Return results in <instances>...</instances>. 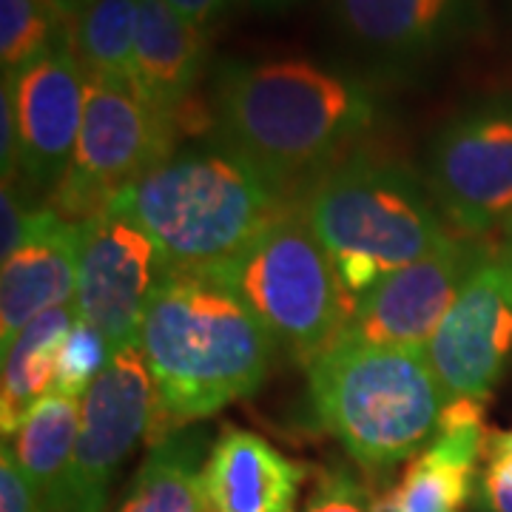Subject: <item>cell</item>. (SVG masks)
I'll return each instance as SVG.
<instances>
[{
    "instance_id": "7a4b0ae2",
    "label": "cell",
    "mask_w": 512,
    "mask_h": 512,
    "mask_svg": "<svg viewBox=\"0 0 512 512\" xmlns=\"http://www.w3.org/2000/svg\"><path fill=\"white\" fill-rule=\"evenodd\" d=\"M140 350L157 387L148 441L185 430L254 396L276 342L214 271L168 268L148 296Z\"/></svg>"
},
{
    "instance_id": "ba28073f",
    "label": "cell",
    "mask_w": 512,
    "mask_h": 512,
    "mask_svg": "<svg viewBox=\"0 0 512 512\" xmlns=\"http://www.w3.org/2000/svg\"><path fill=\"white\" fill-rule=\"evenodd\" d=\"M424 185L458 237L504 231L512 220V89L478 97L439 128Z\"/></svg>"
},
{
    "instance_id": "cb8c5ba5",
    "label": "cell",
    "mask_w": 512,
    "mask_h": 512,
    "mask_svg": "<svg viewBox=\"0 0 512 512\" xmlns=\"http://www.w3.org/2000/svg\"><path fill=\"white\" fill-rule=\"evenodd\" d=\"M114 353L109 342L97 330L77 316L74 328L63 339L60 353H57L55 393L69 396V399H83L86 390L92 387L94 379L111 365Z\"/></svg>"
},
{
    "instance_id": "6da1fadb",
    "label": "cell",
    "mask_w": 512,
    "mask_h": 512,
    "mask_svg": "<svg viewBox=\"0 0 512 512\" xmlns=\"http://www.w3.org/2000/svg\"><path fill=\"white\" fill-rule=\"evenodd\" d=\"M379 117L362 77L308 57L225 60L214 72V134L299 197L348 157Z\"/></svg>"
},
{
    "instance_id": "30bf717a",
    "label": "cell",
    "mask_w": 512,
    "mask_h": 512,
    "mask_svg": "<svg viewBox=\"0 0 512 512\" xmlns=\"http://www.w3.org/2000/svg\"><path fill=\"white\" fill-rule=\"evenodd\" d=\"M157 416V387L140 345L114 353L80 399L66 512H106L111 481Z\"/></svg>"
},
{
    "instance_id": "d4e9b609",
    "label": "cell",
    "mask_w": 512,
    "mask_h": 512,
    "mask_svg": "<svg viewBox=\"0 0 512 512\" xmlns=\"http://www.w3.org/2000/svg\"><path fill=\"white\" fill-rule=\"evenodd\" d=\"M476 504L478 512H512V430H490Z\"/></svg>"
},
{
    "instance_id": "44dd1931",
    "label": "cell",
    "mask_w": 512,
    "mask_h": 512,
    "mask_svg": "<svg viewBox=\"0 0 512 512\" xmlns=\"http://www.w3.org/2000/svg\"><path fill=\"white\" fill-rule=\"evenodd\" d=\"M208 450V433L200 427H185L151 444L117 512H208L202 490Z\"/></svg>"
},
{
    "instance_id": "7c38bea8",
    "label": "cell",
    "mask_w": 512,
    "mask_h": 512,
    "mask_svg": "<svg viewBox=\"0 0 512 512\" xmlns=\"http://www.w3.org/2000/svg\"><path fill=\"white\" fill-rule=\"evenodd\" d=\"M424 353L450 402L490 399L512 356V251H490Z\"/></svg>"
},
{
    "instance_id": "9c48e42d",
    "label": "cell",
    "mask_w": 512,
    "mask_h": 512,
    "mask_svg": "<svg viewBox=\"0 0 512 512\" xmlns=\"http://www.w3.org/2000/svg\"><path fill=\"white\" fill-rule=\"evenodd\" d=\"M168 271L157 242L114 200L80 225L74 308L106 342L111 353L140 345L148 296Z\"/></svg>"
},
{
    "instance_id": "5bb4252c",
    "label": "cell",
    "mask_w": 512,
    "mask_h": 512,
    "mask_svg": "<svg viewBox=\"0 0 512 512\" xmlns=\"http://www.w3.org/2000/svg\"><path fill=\"white\" fill-rule=\"evenodd\" d=\"M333 29L356 55L413 69L447 55L481 26V0H330Z\"/></svg>"
},
{
    "instance_id": "603a6c76",
    "label": "cell",
    "mask_w": 512,
    "mask_h": 512,
    "mask_svg": "<svg viewBox=\"0 0 512 512\" xmlns=\"http://www.w3.org/2000/svg\"><path fill=\"white\" fill-rule=\"evenodd\" d=\"M74 18L57 0H0V69L20 72L72 29Z\"/></svg>"
},
{
    "instance_id": "836d02e7",
    "label": "cell",
    "mask_w": 512,
    "mask_h": 512,
    "mask_svg": "<svg viewBox=\"0 0 512 512\" xmlns=\"http://www.w3.org/2000/svg\"><path fill=\"white\" fill-rule=\"evenodd\" d=\"M208 512H211V510H208Z\"/></svg>"
},
{
    "instance_id": "d6986e66",
    "label": "cell",
    "mask_w": 512,
    "mask_h": 512,
    "mask_svg": "<svg viewBox=\"0 0 512 512\" xmlns=\"http://www.w3.org/2000/svg\"><path fill=\"white\" fill-rule=\"evenodd\" d=\"M80 433V399L49 393L23 416L18 430L3 441L40 495L46 512H66L74 447Z\"/></svg>"
},
{
    "instance_id": "8992f818",
    "label": "cell",
    "mask_w": 512,
    "mask_h": 512,
    "mask_svg": "<svg viewBox=\"0 0 512 512\" xmlns=\"http://www.w3.org/2000/svg\"><path fill=\"white\" fill-rule=\"evenodd\" d=\"M214 274L302 367L342 339L356 308L296 205Z\"/></svg>"
},
{
    "instance_id": "83f0119b",
    "label": "cell",
    "mask_w": 512,
    "mask_h": 512,
    "mask_svg": "<svg viewBox=\"0 0 512 512\" xmlns=\"http://www.w3.org/2000/svg\"><path fill=\"white\" fill-rule=\"evenodd\" d=\"M0 512H46L40 495L23 476L9 444L0 450Z\"/></svg>"
},
{
    "instance_id": "ffe728a7",
    "label": "cell",
    "mask_w": 512,
    "mask_h": 512,
    "mask_svg": "<svg viewBox=\"0 0 512 512\" xmlns=\"http://www.w3.org/2000/svg\"><path fill=\"white\" fill-rule=\"evenodd\" d=\"M77 322L74 302L40 313L3 348V393H0V427L9 439L23 416L40 399L55 393L57 353Z\"/></svg>"
},
{
    "instance_id": "2e32d148",
    "label": "cell",
    "mask_w": 512,
    "mask_h": 512,
    "mask_svg": "<svg viewBox=\"0 0 512 512\" xmlns=\"http://www.w3.org/2000/svg\"><path fill=\"white\" fill-rule=\"evenodd\" d=\"M80 225L49 205L35 208L26 239L0 271V342L3 348L40 313L74 302ZM0 348V350H3Z\"/></svg>"
},
{
    "instance_id": "4fadbf2b",
    "label": "cell",
    "mask_w": 512,
    "mask_h": 512,
    "mask_svg": "<svg viewBox=\"0 0 512 512\" xmlns=\"http://www.w3.org/2000/svg\"><path fill=\"white\" fill-rule=\"evenodd\" d=\"M490 251L481 239L453 237L439 251L387 274L356 302L342 339L424 350Z\"/></svg>"
},
{
    "instance_id": "ac0fdd59",
    "label": "cell",
    "mask_w": 512,
    "mask_h": 512,
    "mask_svg": "<svg viewBox=\"0 0 512 512\" xmlns=\"http://www.w3.org/2000/svg\"><path fill=\"white\" fill-rule=\"evenodd\" d=\"M208 63V32L191 26L165 0H140L131 89L151 109L180 117Z\"/></svg>"
},
{
    "instance_id": "f1b7e54d",
    "label": "cell",
    "mask_w": 512,
    "mask_h": 512,
    "mask_svg": "<svg viewBox=\"0 0 512 512\" xmlns=\"http://www.w3.org/2000/svg\"><path fill=\"white\" fill-rule=\"evenodd\" d=\"M0 171L3 183L18 180V123L12 109V92L6 83L0 89Z\"/></svg>"
},
{
    "instance_id": "52a82bcc",
    "label": "cell",
    "mask_w": 512,
    "mask_h": 512,
    "mask_svg": "<svg viewBox=\"0 0 512 512\" xmlns=\"http://www.w3.org/2000/svg\"><path fill=\"white\" fill-rule=\"evenodd\" d=\"M180 143V117L151 109L126 83L86 74V109L74 160L49 197L69 222H89L128 185L171 157Z\"/></svg>"
},
{
    "instance_id": "3957f363",
    "label": "cell",
    "mask_w": 512,
    "mask_h": 512,
    "mask_svg": "<svg viewBox=\"0 0 512 512\" xmlns=\"http://www.w3.org/2000/svg\"><path fill=\"white\" fill-rule=\"evenodd\" d=\"M174 271H214L237 259L291 197L222 137L180 146L117 197Z\"/></svg>"
},
{
    "instance_id": "484cf974",
    "label": "cell",
    "mask_w": 512,
    "mask_h": 512,
    "mask_svg": "<svg viewBox=\"0 0 512 512\" xmlns=\"http://www.w3.org/2000/svg\"><path fill=\"white\" fill-rule=\"evenodd\" d=\"M299 512H376V495L345 467L322 470Z\"/></svg>"
},
{
    "instance_id": "8fae6325",
    "label": "cell",
    "mask_w": 512,
    "mask_h": 512,
    "mask_svg": "<svg viewBox=\"0 0 512 512\" xmlns=\"http://www.w3.org/2000/svg\"><path fill=\"white\" fill-rule=\"evenodd\" d=\"M3 83L18 123L15 183L49 200L72 165L86 109V69L74 52L72 29Z\"/></svg>"
},
{
    "instance_id": "5b68a950",
    "label": "cell",
    "mask_w": 512,
    "mask_h": 512,
    "mask_svg": "<svg viewBox=\"0 0 512 512\" xmlns=\"http://www.w3.org/2000/svg\"><path fill=\"white\" fill-rule=\"evenodd\" d=\"M305 370L316 419L370 478L421 453L450 402L424 350L339 339Z\"/></svg>"
},
{
    "instance_id": "7402d4cb",
    "label": "cell",
    "mask_w": 512,
    "mask_h": 512,
    "mask_svg": "<svg viewBox=\"0 0 512 512\" xmlns=\"http://www.w3.org/2000/svg\"><path fill=\"white\" fill-rule=\"evenodd\" d=\"M140 0H89L72 23V43L86 74L131 86Z\"/></svg>"
},
{
    "instance_id": "f546056e",
    "label": "cell",
    "mask_w": 512,
    "mask_h": 512,
    "mask_svg": "<svg viewBox=\"0 0 512 512\" xmlns=\"http://www.w3.org/2000/svg\"><path fill=\"white\" fill-rule=\"evenodd\" d=\"M165 3H168L180 18L188 20L191 26L205 29V32H208V26L231 6V0H165Z\"/></svg>"
},
{
    "instance_id": "277c9868",
    "label": "cell",
    "mask_w": 512,
    "mask_h": 512,
    "mask_svg": "<svg viewBox=\"0 0 512 512\" xmlns=\"http://www.w3.org/2000/svg\"><path fill=\"white\" fill-rule=\"evenodd\" d=\"M296 208L353 302L387 274L458 237L413 168L370 151H350L299 197Z\"/></svg>"
},
{
    "instance_id": "9a60e30c",
    "label": "cell",
    "mask_w": 512,
    "mask_h": 512,
    "mask_svg": "<svg viewBox=\"0 0 512 512\" xmlns=\"http://www.w3.org/2000/svg\"><path fill=\"white\" fill-rule=\"evenodd\" d=\"M487 439L484 402H447L433 441L404 464L387 493L376 495V512H464L478 487Z\"/></svg>"
},
{
    "instance_id": "4316f807",
    "label": "cell",
    "mask_w": 512,
    "mask_h": 512,
    "mask_svg": "<svg viewBox=\"0 0 512 512\" xmlns=\"http://www.w3.org/2000/svg\"><path fill=\"white\" fill-rule=\"evenodd\" d=\"M32 205L18 183H3L0 194V262L18 251L32 222Z\"/></svg>"
},
{
    "instance_id": "1f68e13d",
    "label": "cell",
    "mask_w": 512,
    "mask_h": 512,
    "mask_svg": "<svg viewBox=\"0 0 512 512\" xmlns=\"http://www.w3.org/2000/svg\"><path fill=\"white\" fill-rule=\"evenodd\" d=\"M57 3H60V6H63V9H66V12H69V15L74 18V15H77V12H80V9H83L89 0H57Z\"/></svg>"
},
{
    "instance_id": "d6a6232c",
    "label": "cell",
    "mask_w": 512,
    "mask_h": 512,
    "mask_svg": "<svg viewBox=\"0 0 512 512\" xmlns=\"http://www.w3.org/2000/svg\"><path fill=\"white\" fill-rule=\"evenodd\" d=\"M504 237H507V251H512V220L504 225Z\"/></svg>"
},
{
    "instance_id": "e0dca14e",
    "label": "cell",
    "mask_w": 512,
    "mask_h": 512,
    "mask_svg": "<svg viewBox=\"0 0 512 512\" xmlns=\"http://www.w3.org/2000/svg\"><path fill=\"white\" fill-rule=\"evenodd\" d=\"M311 476V464L285 456L251 430L225 424L205 458L202 490L211 512H296Z\"/></svg>"
},
{
    "instance_id": "4dcf8cb0",
    "label": "cell",
    "mask_w": 512,
    "mask_h": 512,
    "mask_svg": "<svg viewBox=\"0 0 512 512\" xmlns=\"http://www.w3.org/2000/svg\"><path fill=\"white\" fill-rule=\"evenodd\" d=\"M296 3L299 0H251V6L259 9V12H285V9H291Z\"/></svg>"
}]
</instances>
